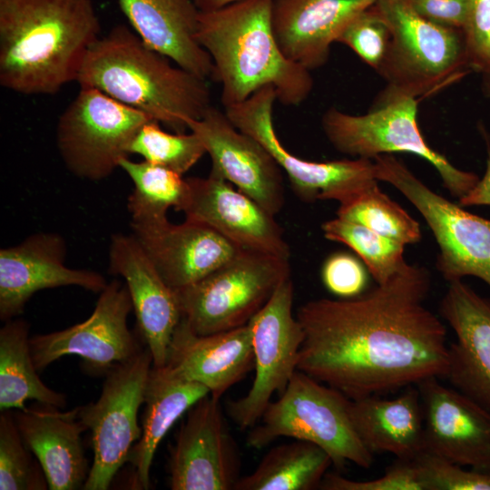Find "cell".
Segmentation results:
<instances>
[{"mask_svg":"<svg viewBox=\"0 0 490 490\" xmlns=\"http://www.w3.org/2000/svg\"><path fill=\"white\" fill-rule=\"evenodd\" d=\"M376 0H272L271 26L283 54L312 71L323 66L331 44Z\"/></svg>","mask_w":490,"mask_h":490,"instance_id":"cb8c5ba5","label":"cell"},{"mask_svg":"<svg viewBox=\"0 0 490 490\" xmlns=\"http://www.w3.org/2000/svg\"><path fill=\"white\" fill-rule=\"evenodd\" d=\"M13 410L24 444L43 467L48 489H83L91 467L82 440L87 427L78 416V407L61 411L35 402Z\"/></svg>","mask_w":490,"mask_h":490,"instance_id":"d4e9b609","label":"cell"},{"mask_svg":"<svg viewBox=\"0 0 490 490\" xmlns=\"http://www.w3.org/2000/svg\"><path fill=\"white\" fill-rule=\"evenodd\" d=\"M148 258L174 290L187 287L235 256L240 248L210 227L186 220L131 225Z\"/></svg>","mask_w":490,"mask_h":490,"instance_id":"7402d4cb","label":"cell"},{"mask_svg":"<svg viewBox=\"0 0 490 490\" xmlns=\"http://www.w3.org/2000/svg\"><path fill=\"white\" fill-rule=\"evenodd\" d=\"M175 376L199 383L220 399L254 368L252 335L249 324L228 331L200 335L182 317L164 366Z\"/></svg>","mask_w":490,"mask_h":490,"instance_id":"603a6c76","label":"cell"},{"mask_svg":"<svg viewBox=\"0 0 490 490\" xmlns=\"http://www.w3.org/2000/svg\"><path fill=\"white\" fill-rule=\"evenodd\" d=\"M169 454L172 490H234L240 477L237 443L210 394L188 410Z\"/></svg>","mask_w":490,"mask_h":490,"instance_id":"9a60e30c","label":"cell"},{"mask_svg":"<svg viewBox=\"0 0 490 490\" xmlns=\"http://www.w3.org/2000/svg\"><path fill=\"white\" fill-rule=\"evenodd\" d=\"M483 91L490 99V71L483 74Z\"/></svg>","mask_w":490,"mask_h":490,"instance_id":"ee69618b","label":"cell"},{"mask_svg":"<svg viewBox=\"0 0 490 490\" xmlns=\"http://www.w3.org/2000/svg\"><path fill=\"white\" fill-rule=\"evenodd\" d=\"M463 34L471 70L490 71V0H467Z\"/></svg>","mask_w":490,"mask_h":490,"instance_id":"f35d334b","label":"cell"},{"mask_svg":"<svg viewBox=\"0 0 490 490\" xmlns=\"http://www.w3.org/2000/svg\"><path fill=\"white\" fill-rule=\"evenodd\" d=\"M430 287L425 267L406 263L362 296L301 305L298 370L350 399L445 378L446 328L424 304Z\"/></svg>","mask_w":490,"mask_h":490,"instance_id":"6da1fadb","label":"cell"},{"mask_svg":"<svg viewBox=\"0 0 490 490\" xmlns=\"http://www.w3.org/2000/svg\"><path fill=\"white\" fill-rule=\"evenodd\" d=\"M439 314L456 335L445 378L490 410V299L456 280L442 298Z\"/></svg>","mask_w":490,"mask_h":490,"instance_id":"44dd1931","label":"cell"},{"mask_svg":"<svg viewBox=\"0 0 490 490\" xmlns=\"http://www.w3.org/2000/svg\"><path fill=\"white\" fill-rule=\"evenodd\" d=\"M321 230L327 240L356 252L377 284L386 282L407 263L405 244L356 222L337 217L323 222Z\"/></svg>","mask_w":490,"mask_h":490,"instance_id":"1f68e13d","label":"cell"},{"mask_svg":"<svg viewBox=\"0 0 490 490\" xmlns=\"http://www.w3.org/2000/svg\"><path fill=\"white\" fill-rule=\"evenodd\" d=\"M276 101L273 87L266 86L246 101L224 108V112L237 129L255 138L270 152L300 200H332L342 204L377 184L373 160L312 162L292 154L279 141L274 127Z\"/></svg>","mask_w":490,"mask_h":490,"instance_id":"7c38bea8","label":"cell"},{"mask_svg":"<svg viewBox=\"0 0 490 490\" xmlns=\"http://www.w3.org/2000/svg\"><path fill=\"white\" fill-rule=\"evenodd\" d=\"M426 490H490V473L464 466L423 449L415 457Z\"/></svg>","mask_w":490,"mask_h":490,"instance_id":"8d00e7d4","label":"cell"},{"mask_svg":"<svg viewBox=\"0 0 490 490\" xmlns=\"http://www.w3.org/2000/svg\"><path fill=\"white\" fill-rule=\"evenodd\" d=\"M148 115L101 91L81 87L61 114L56 144L67 169L74 175L100 181L110 176L128 157L130 144Z\"/></svg>","mask_w":490,"mask_h":490,"instance_id":"8fae6325","label":"cell"},{"mask_svg":"<svg viewBox=\"0 0 490 490\" xmlns=\"http://www.w3.org/2000/svg\"><path fill=\"white\" fill-rule=\"evenodd\" d=\"M391 34L378 74L387 86L416 99L430 95L472 71L463 32L427 20L407 0H376Z\"/></svg>","mask_w":490,"mask_h":490,"instance_id":"52a82bcc","label":"cell"},{"mask_svg":"<svg viewBox=\"0 0 490 490\" xmlns=\"http://www.w3.org/2000/svg\"><path fill=\"white\" fill-rule=\"evenodd\" d=\"M132 304L126 285L117 279L100 292L91 316L60 331L30 338L38 372L64 356H78L91 372L106 373L144 348L128 328Z\"/></svg>","mask_w":490,"mask_h":490,"instance_id":"5bb4252c","label":"cell"},{"mask_svg":"<svg viewBox=\"0 0 490 490\" xmlns=\"http://www.w3.org/2000/svg\"><path fill=\"white\" fill-rule=\"evenodd\" d=\"M373 161L377 181L398 190L433 232L439 248L436 266L443 278L450 283L474 276L490 287V220L433 191L392 154Z\"/></svg>","mask_w":490,"mask_h":490,"instance_id":"9c48e42d","label":"cell"},{"mask_svg":"<svg viewBox=\"0 0 490 490\" xmlns=\"http://www.w3.org/2000/svg\"><path fill=\"white\" fill-rule=\"evenodd\" d=\"M109 260L111 273L125 281L152 366L164 367L173 333L182 318L175 290L164 282L132 234L113 235Z\"/></svg>","mask_w":490,"mask_h":490,"instance_id":"ffe728a7","label":"cell"},{"mask_svg":"<svg viewBox=\"0 0 490 490\" xmlns=\"http://www.w3.org/2000/svg\"><path fill=\"white\" fill-rule=\"evenodd\" d=\"M66 246L56 233L41 232L0 250V318L20 315L37 291L77 286L100 293L107 286L98 272L75 270L64 264Z\"/></svg>","mask_w":490,"mask_h":490,"instance_id":"d6986e66","label":"cell"},{"mask_svg":"<svg viewBox=\"0 0 490 490\" xmlns=\"http://www.w3.org/2000/svg\"><path fill=\"white\" fill-rule=\"evenodd\" d=\"M417 99L386 86L369 111L361 115L330 107L322 115L325 136L339 152L374 160L382 154L408 152L427 161L438 172L444 187L460 199L478 181V176L454 166L431 148L417 124Z\"/></svg>","mask_w":490,"mask_h":490,"instance_id":"8992f818","label":"cell"},{"mask_svg":"<svg viewBox=\"0 0 490 490\" xmlns=\"http://www.w3.org/2000/svg\"><path fill=\"white\" fill-rule=\"evenodd\" d=\"M119 168L125 172L133 184L127 201L131 225L167 220V211L171 208L183 211L190 187L182 175L146 161L134 162L128 157L121 160Z\"/></svg>","mask_w":490,"mask_h":490,"instance_id":"4dcf8cb0","label":"cell"},{"mask_svg":"<svg viewBox=\"0 0 490 490\" xmlns=\"http://www.w3.org/2000/svg\"><path fill=\"white\" fill-rule=\"evenodd\" d=\"M322 490H426L421 471L415 458L397 460L376 479L357 481L336 473L324 475Z\"/></svg>","mask_w":490,"mask_h":490,"instance_id":"74e56055","label":"cell"},{"mask_svg":"<svg viewBox=\"0 0 490 490\" xmlns=\"http://www.w3.org/2000/svg\"><path fill=\"white\" fill-rule=\"evenodd\" d=\"M188 130L203 143L211 160V172L247 194L272 215L285 202L283 172L255 138L237 129L225 112L211 106Z\"/></svg>","mask_w":490,"mask_h":490,"instance_id":"2e32d148","label":"cell"},{"mask_svg":"<svg viewBox=\"0 0 490 490\" xmlns=\"http://www.w3.org/2000/svg\"><path fill=\"white\" fill-rule=\"evenodd\" d=\"M483 134L486 143V167L482 178L463 197L458 199V204L462 207L490 205V140L483 129Z\"/></svg>","mask_w":490,"mask_h":490,"instance_id":"b9f144b4","label":"cell"},{"mask_svg":"<svg viewBox=\"0 0 490 490\" xmlns=\"http://www.w3.org/2000/svg\"><path fill=\"white\" fill-rule=\"evenodd\" d=\"M33 361L29 324L9 319L0 329V410L23 409L34 400L63 408L64 394L47 387L37 374Z\"/></svg>","mask_w":490,"mask_h":490,"instance_id":"f1b7e54d","label":"cell"},{"mask_svg":"<svg viewBox=\"0 0 490 490\" xmlns=\"http://www.w3.org/2000/svg\"><path fill=\"white\" fill-rule=\"evenodd\" d=\"M353 427L368 451L415 458L424 449V413L416 386L394 398L371 395L350 399Z\"/></svg>","mask_w":490,"mask_h":490,"instance_id":"4316f807","label":"cell"},{"mask_svg":"<svg viewBox=\"0 0 490 490\" xmlns=\"http://www.w3.org/2000/svg\"><path fill=\"white\" fill-rule=\"evenodd\" d=\"M118 4L149 48L186 71L211 78V56L197 39L201 11L193 0H118Z\"/></svg>","mask_w":490,"mask_h":490,"instance_id":"484cf974","label":"cell"},{"mask_svg":"<svg viewBox=\"0 0 490 490\" xmlns=\"http://www.w3.org/2000/svg\"><path fill=\"white\" fill-rule=\"evenodd\" d=\"M101 24L91 0H0V84L54 94L76 82Z\"/></svg>","mask_w":490,"mask_h":490,"instance_id":"7a4b0ae2","label":"cell"},{"mask_svg":"<svg viewBox=\"0 0 490 490\" xmlns=\"http://www.w3.org/2000/svg\"><path fill=\"white\" fill-rule=\"evenodd\" d=\"M390 38L386 20L373 5L347 25L337 42L347 45L378 73L386 58Z\"/></svg>","mask_w":490,"mask_h":490,"instance_id":"d590c367","label":"cell"},{"mask_svg":"<svg viewBox=\"0 0 490 490\" xmlns=\"http://www.w3.org/2000/svg\"><path fill=\"white\" fill-rule=\"evenodd\" d=\"M289 277V260L240 250L201 279L175 292L192 330L209 335L247 325Z\"/></svg>","mask_w":490,"mask_h":490,"instance_id":"ba28073f","label":"cell"},{"mask_svg":"<svg viewBox=\"0 0 490 490\" xmlns=\"http://www.w3.org/2000/svg\"><path fill=\"white\" fill-rule=\"evenodd\" d=\"M0 489H48L43 467L24 444L13 409L0 414Z\"/></svg>","mask_w":490,"mask_h":490,"instance_id":"e575fe53","label":"cell"},{"mask_svg":"<svg viewBox=\"0 0 490 490\" xmlns=\"http://www.w3.org/2000/svg\"><path fill=\"white\" fill-rule=\"evenodd\" d=\"M332 466L318 446L295 439L265 454L252 473L240 477L234 490H312Z\"/></svg>","mask_w":490,"mask_h":490,"instance_id":"f546056e","label":"cell"},{"mask_svg":"<svg viewBox=\"0 0 490 490\" xmlns=\"http://www.w3.org/2000/svg\"><path fill=\"white\" fill-rule=\"evenodd\" d=\"M208 394L204 386L182 379L166 367H152L145 387L142 434L127 460L132 469L133 488H150L151 467L161 441L174 423Z\"/></svg>","mask_w":490,"mask_h":490,"instance_id":"83f0119b","label":"cell"},{"mask_svg":"<svg viewBox=\"0 0 490 490\" xmlns=\"http://www.w3.org/2000/svg\"><path fill=\"white\" fill-rule=\"evenodd\" d=\"M337 217L365 226L405 245L422 238L419 222L380 191L377 184L339 204Z\"/></svg>","mask_w":490,"mask_h":490,"instance_id":"d6a6232c","label":"cell"},{"mask_svg":"<svg viewBox=\"0 0 490 490\" xmlns=\"http://www.w3.org/2000/svg\"><path fill=\"white\" fill-rule=\"evenodd\" d=\"M414 10L429 21L463 31L467 0H407Z\"/></svg>","mask_w":490,"mask_h":490,"instance_id":"60d3db41","label":"cell"},{"mask_svg":"<svg viewBox=\"0 0 490 490\" xmlns=\"http://www.w3.org/2000/svg\"><path fill=\"white\" fill-rule=\"evenodd\" d=\"M416 386L424 413V449L490 473V410L436 377Z\"/></svg>","mask_w":490,"mask_h":490,"instance_id":"ac0fdd59","label":"cell"},{"mask_svg":"<svg viewBox=\"0 0 490 490\" xmlns=\"http://www.w3.org/2000/svg\"><path fill=\"white\" fill-rule=\"evenodd\" d=\"M293 299L294 285L289 277L248 323L252 335L254 379L245 396L226 404L227 414L240 429L251 428L260 421L273 395H280L298 370L304 332L293 314Z\"/></svg>","mask_w":490,"mask_h":490,"instance_id":"4fadbf2b","label":"cell"},{"mask_svg":"<svg viewBox=\"0 0 490 490\" xmlns=\"http://www.w3.org/2000/svg\"><path fill=\"white\" fill-rule=\"evenodd\" d=\"M129 153L182 175L198 162L206 150L194 132H168L161 128L160 122L150 120L132 139Z\"/></svg>","mask_w":490,"mask_h":490,"instance_id":"836d02e7","label":"cell"},{"mask_svg":"<svg viewBox=\"0 0 490 490\" xmlns=\"http://www.w3.org/2000/svg\"><path fill=\"white\" fill-rule=\"evenodd\" d=\"M76 82L142 112L175 132L201 119L211 106L207 79L149 48L123 24L89 49Z\"/></svg>","mask_w":490,"mask_h":490,"instance_id":"277c9868","label":"cell"},{"mask_svg":"<svg viewBox=\"0 0 490 490\" xmlns=\"http://www.w3.org/2000/svg\"><path fill=\"white\" fill-rule=\"evenodd\" d=\"M321 278L326 289L342 299H353L363 292L367 273L361 262L346 252L331 254L324 262Z\"/></svg>","mask_w":490,"mask_h":490,"instance_id":"ab89813d","label":"cell"},{"mask_svg":"<svg viewBox=\"0 0 490 490\" xmlns=\"http://www.w3.org/2000/svg\"><path fill=\"white\" fill-rule=\"evenodd\" d=\"M271 6L272 0H244L200 14L197 39L211 56L224 108L266 86L286 106L301 104L312 92L311 71L288 59L276 41Z\"/></svg>","mask_w":490,"mask_h":490,"instance_id":"3957f363","label":"cell"},{"mask_svg":"<svg viewBox=\"0 0 490 490\" xmlns=\"http://www.w3.org/2000/svg\"><path fill=\"white\" fill-rule=\"evenodd\" d=\"M152 357L144 348L105 373L94 402L78 407V416L91 432L93 460L83 490H107L139 440L138 412L144 402Z\"/></svg>","mask_w":490,"mask_h":490,"instance_id":"30bf717a","label":"cell"},{"mask_svg":"<svg viewBox=\"0 0 490 490\" xmlns=\"http://www.w3.org/2000/svg\"><path fill=\"white\" fill-rule=\"evenodd\" d=\"M244 0H193L201 12L213 11Z\"/></svg>","mask_w":490,"mask_h":490,"instance_id":"7bdbcfd3","label":"cell"},{"mask_svg":"<svg viewBox=\"0 0 490 490\" xmlns=\"http://www.w3.org/2000/svg\"><path fill=\"white\" fill-rule=\"evenodd\" d=\"M350 398L297 370L279 398L271 401L247 436L250 448L261 449L279 437L313 443L328 453L332 466L353 463L369 468L373 454L358 436L350 420Z\"/></svg>","mask_w":490,"mask_h":490,"instance_id":"5b68a950","label":"cell"},{"mask_svg":"<svg viewBox=\"0 0 490 490\" xmlns=\"http://www.w3.org/2000/svg\"><path fill=\"white\" fill-rule=\"evenodd\" d=\"M185 219L204 224L242 250L289 260L290 250L275 216L231 183L210 172L187 178Z\"/></svg>","mask_w":490,"mask_h":490,"instance_id":"e0dca14e","label":"cell"}]
</instances>
